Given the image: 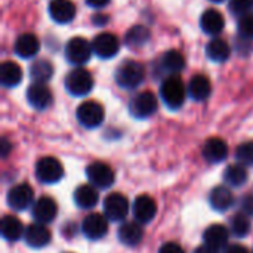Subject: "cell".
Returning <instances> with one entry per match:
<instances>
[{"instance_id": "obj_1", "label": "cell", "mask_w": 253, "mask_h": 253, "mask_svg": "<svg viewBox=\"0 0 253 253\" xmlns=\"http://www.w3.org/2000/svg\"><path fill=\"white\" fill-rule=\"evenodd\" d=\"M160 95L168 108L178 110L182 107V104L185 101L187 90H185L182 80L178 76H170L163 82V84L160 87Z\"/></svg>"}, {"instance_id": "obj_2", "label": "cell", "mask_w": 253, "mask_h": 253, "mask_svg": "<svg viewBox=\"0 0 253 253\" xmlns=\"http://www.w3.org/2000/svg\"><path fill=\"white\" fill-rule=\"evenodd\" d=\"M144 77L145 70L136 61H123L116 70V82L123 89H133L139 86Z\"/></svg>"}, {"instance_id": "obj_3", "label": "cell", "mask_w": 253, "mask_h": 253, "mask_svg": "<svg viewBox=\"0 0 253 253\" xmlns=\"http://www.w3.org/2000/svg\"><path fill=\"white\" fill-rule=\"evenodd\" d=\"M92 87H93L92 74L82 67L70 71L65 77V89L74 96H84L92 90Z\"/></svg>"}, {"instance_id": "obj_4", "label": "cell", "mask_w": 253, "mask_h": 253, "mask_svg": "<svg viewBox=\"0 0 253 253\" xmlns=\"http://www.w3.org/2000/svg\"><path fill=\"white\" fill-rule=\"evenodd\" d=\"M104 117H105V113H104L102 105L95 101H86L80 104L77 108V120L80 122L82 126L87 129H95L101 126V123L104 122Z\"/></svg>"}, {"instance_id": "obj_5", "label": "cell", "mask_w": 253, "mask_h": 253, "mask_svg": "<svg viewBox=\"0 0 253 253\" xmlns=\"http://www.w3.org/2000/svg\"><path fill=\"white\" fill-rule=\"evenodd\" d=\"M62 175V165L55 157H43L36 163V178L43 184H55Z\"/></svg>"}, {"instance_id": "obj_6", "label": "cell", "mask_w": 253, "mask_h": 253, "mask_svg": "<svg viewBox=\"0 0 253 253\" xmlns=\"http://www.w3.org/2000/svg\"><path fill=\"white\" fill-rule=\"evenodd\" d=\"M92 52H93L92 44L83 37H74L65 46V56H67L68 62H71L74 65L86 64L90 59Z\"/></svg>"}, {"instance_id": "obj_7", "label": "cell", "mask_w": 253, "mask_h": 253, "mask_svg": "<svg viewBox=\"0 0 253 253\" xmlns=\"http://www.w3.org/2000/svg\"><path fill=\"white\" fill-rule=\"evenodd\" d=\"M157 110V99L151 92H141L132 98L129 104V111L136 119H147Z\"/></svg>"}, {"instance_id": "obj_8", "label": "cell", "mask_w": 253, "mask_h": 253, "mask_svg": "<svg viewBox=\"0 0 253 253\" xmlns=\"http://www.w3.org/2000/svg\"><path fill=\"white\" fill-rule=\"evenodd\" d=\"M86 176L89 182L96 187V188H108L114 184V172L113 169L102 163V162H95L86 168Z\"/></svg>"}, {"instance_id": "obj_9", "label": "cell", "mask_w": 253, "mask_h": 253, "mask_svg": "<svg viewBox=\"0 0 253 253\" xmlns=\"http://www.w3.org/2000/svg\"><path fill=\"white\" fill-rule=\"evenodd\" d=\"M129 200L119 193H113L110 196H107V199L104 200V213L110 221H123L127 213H129Z\"/></svg>"}, {"instance_id": "obj_10", "label": "cell", "mask_w": 253, "mask_h": 253, "mask_svg": "<svg viewBox=\"0 0 253 253\" xmlns=\"http://www.w3.org/2000/svg\"><path fill=\"white\" fill-rule=\"evenodd\" d=\"M92 49H93V53L96 56H99L102 59H110V58L117 55V52L120 49V43H119V39L114 34L101 33L93 39Z\"/></svg>"}, {"instance_id": "obj_11", "label": "cell", "mask_w": 253, "mask_h": 253, "mask_svg": "<svg viewBox=\"0 0 253 253\" xmlns=\"http://www.w3.org/2000/svg\"><path fill=\"white\" fill-rule=\"evenodd\" d=\"M33 188L28 184H19L9 190L6 200L9 208H12L13 211H25L33 203Z\"/></svg>"}, {"instance_id": "obj_12", "label": "cell", "mask_w": 253, "mask_h": 253, "mask_svg": "<svg viewBox=\"0 0 253 253\" xmlns=\"http://www.w3.org/2000/svg\"><path fill=\"white\" fill-rule=\"evenodd\" d=\"M82 231L86 239L89 240H99L102 239L108 231V222L107 218H104L99 213H92L84 218L82 222Z\"/></svg>"}, {"instance_id": "obj_13", "label": "cell", "mask_w": 253, "mask_h": 253, "mask_svg": "<svg viewBox=\"0 0 253 253\" xmlns=\"http://www.w3.org/2000/svg\"><path fill=\"white\" fill-rule=\"evenodd\" d=\"M52 99H53L52 92L46 84L33 83L27 89V101L36 110H46L52 104Z\"/></svg>"}, {"instance_id": "obj_14", "label": "cell", "mask_w": 253, "mask_h": 253, "mask_svg": "<svg viewBox=\"0 0 253 253\" xmlns=\"http://www.w3.org/2000/svg\"><path fill=\"white\" fill-rule=\"evenodd\" d=\"M132 212H133V216L138 222H142V224H147L150 222L156 213H157V205L156 202L147 196V194H142V196H138L133 202V206H132Z\"/></svg>"}, {"instance_id": "obj_15", "label": "cell", "mask_w": 253, "mask_h": 253, "mask_svg": "<svg viewBox=\"0 0 253 253\" xmlns=\"http://www.w3.org/2000/svg\"><path fill=\"white\" fill-rule=\"evenodd\" d=\"M24 239H25L28 246H31L34 249H40V248H44L50 243L52 234L44 227V224L36 222V224H31L27 227V230L24 233Z\"/></svg>"}, {"instance_id": "obj_16", "label": "cell", "mask_w": 253, "mask_h": 253, "mask_svg": "<svg viewBox=\"0 0 253 253\" xmlns=\"http://www.w3.org/2000/svg\"><path fill=\"white\" fill-rule=\"evenodd\" d=\"M58 212L56 203L50 197H40L33 206V216L39 224H49L55 219Z\"/></svg>"}, {"instance_id": "obj_17", "label": "cell", "mask_w": 253, "mask_h": 253, "mask_svg": "<svg viewBox=\"0 0 253 253\" xmlns=\"http://www.w3.org/2000/svg\"><path fill=\"white\" fill-rule=\"evenodd\" d=\"M49 15L58 24L71 22L76 16V6L70 0H52L49 3Z\"/></svg>"}, {"instance_id": "obj_18", "label": "cell", "mask_w": 253, "mask_h": 253, "mask_svg": "<svg viewBox=\"0 0 253 253\" xmlns=\"http://www.w3.org/2000/svg\"><path fill=\"white\" fill-rule=\"evenodd\" d=\"M228 156V145L221 138H211L203 145V157L209 163H221Z\"/></svg>"}, {"instance_id": "obj_19", "label": "cell", "mask_w": 253, "mask_h": 253, "mask_svg": "<svg viewBox=\"0 0 253 253\" xmlns=\"http://www.w3.org/2000/svg\"><path fill=\"white\" fill-rule=\"evenodd\" d=\"M228 237H230V233L228 230L221 225V224H215V225H211L205 234H203V242L206 246L215 249V251H219V249H224L228 243Z\"/></svg>"}, {"instance_id": "obj_20", "label": "cell", "mask_w": 253, "mask_h": 253, "mask_svg": "<svg viewBox=\"0 0 253 253\" xmlns=\"http://www.w3.org/2000/svg\"><path fill=\"white\" fill-rule=\"evenodd\" d=\"M224 25H225L224 16L216 9H208V10H205V13L200 18V27H202V30L206 34H211V36L219 34L224 30Z\"/></svg>"}, {"instance_id": "obj_21", "label": "cell", "mask_w": 253, "mask_h": 253, "mask_svg": "<svg viewBox=\"0 0 253 253\" xmlns=\"http://www.w3.org/2000/svg\"><path fill=\"white\" fill-rule=\"evenodd\" d=\"M39 49H40V42L31 33L21 34L15 42V53L21 58H25V59L36 56Z\"/></svg>"}, {"instance_id": "obj_22", "label": "cell", "mask_w": 253, "mask_h": 253, "mask_svg": "<svg viewBox=\"0 0 253 253\" xmlns=\"http://www.w3.org/2000/svg\"><path fill=\"white\" fill-rule=\"evenodd\" d=\"M212 92V84L211 80L205 74H196L188 84V95L194 101H205L209 98Z\"/></svg>"}, {"instance_id": "obj_23", "label": "cell", "mask_w": 253, "mask_h": 253, "mask_svg": "<svg viewBox=\"0 0 253 253\" xmlns=\"http://www.w3.org/2000/svg\"><path fill=\"white\" fill-rule=\"evenodd\" d=\"M209 200H211V206H212L215 211H218V212H225V211H228V209L233 206V203H234L233 193H231L227 187H224V185L215 187V188L211 191Z\"/></svg>"}, {"instance_id": "obj_24", "label": "cell", "mask_w": 253, "mask_h": 253, "mask_svg": "<svg viewBox=\"0 0 253 253\" xmlns=\"http://www.w3.org/2000/svg\"><path fill=\"white\" fill-rule=\"evenodd\" d=\"M117 237L126 246H136L142 240L144 231H142V227L138 222H125L119 228Z\"/></svg>"}, {"instance_id": "obj_25", "label": "cell", "mask_w": 253, "mask_h": 253, "mask_svg": "<svg viewBox=\"0 0 253 253\" xmlns=\"http://www.w3.org/2000/svg\"><path fill=\"white\" fill-rule=\"evenodd\" d=\"M99 200L98 191L93 185H80L74 191V203L80 209H92Z\"/></svg>"}, {"instance_id": "obj_26", "label": "cell", "mask_w": 253, "mask_h": 253, "mask_svg": "<svg viewBox=\"0 0 253 253\" xmlns=\"http://www.w3.org/2000/svg\"><path fill=\"white\" fill-rule=\"evenodd\" d=\"M22 71L21 67L13 61H4L0 65V82L6 87H13L21 83Z\"/></svg>"}, {"instance_id": "obj_27", "label": "cell", "mask_w": 253, "mask_h": 253, "mask_svg": "<svg viewBox=\"0 0 253 253\" xmlns=\"http://www.w3.org/2000/svg\"><path fill=\"white\" fill-rule=\"evenodd\" d=\"M231 47L222 39H213L206 46V55L213 62H224L230 58Z\"/></svg>"}, {"instance_id": "obj_28", "label": "cell", "mask_w": 253, "mask_h": 253, "mask_svg": "<svg viewBox=\"0 0 253 253\" xmlns=\"http://www.w3.org/2000/svg\"><path fill=\"white\" fill-rule=\"evenodd\" d=\"M24 228H22V224L18 218L15 216H10V215H6L3 219H1V236L4 240L7 242H16L22 237L24 234Z\"/></svg>"}, {"instance_id": "obj_29", "label": "cell", "mask_w": 253, "mask_h": 253, "mask_svg": "<svg viewBox=\"0 0 253 253\" xmlns=\"http://www.w3.org/2000/svg\"><path fill=\"white\" fill-rule=\"evenodd\" d=\"M52 76H53V67L46 59H37L30 67V77L34 83L44 84L52 79Z\"/></svg>"}, {"instance_id": "obj_30", "label": "cell", "mask_w": 253, "mask_h": 253, "mask_svg": "<svg viewBox=\"0 0 253 253\" xmlns=\"http://www.w3.org/2000/svg\"><path fill=\"white\" fill-rule=\"evenodd\" d=\"M185 67V59L184 55L178 50H168L163 56H162V68L168 73H170L172 76H175L176 73L182 71Z\"/></svg>"}, {"instance_id": "obj_31", "label": "cell", "mask_w": 253, "mask_h": 253, "mask_svg": "<svg viewBox=\"0 0 253 253\" xmlns=\"http://www.w3.org/2000/svg\"><path fill=\"white\" fill-rule=\"evenodd\" d=\"M150 30L147 28V27H144V25H135V27H132L127 33H126V36H125V42H126V44L129 46V47H133V49H136V47H141V46H144L148 40H150Z\"/></svg>"}, {"instance_id": "obj_32", "label": "cell", "mask_w": 253, "mask_h": 253, "mask_svg": "<svg viewBox=\"0 0 253 253\" xmlns=\"http://www.w3.org/2000/svg\"><path fill=\"white\" fill-rule=\"evenodd\" d=\"M224 179L227 184L233 187H242L248 181V170L243 165H230L224 173Z\"/></svg>"}, {"instance_id": "obj_33", "label": "cell", "mask_w": 253, "mask_h": 253, "mask_svg": "<svg viewBox=\"0 0 253 253\" xmlns=\"http://www.w3.org/2000/svg\"><path fill=\"white\" fill-rule=\"evenodd\" d=\"M231 231L237 237H246L251 231V221L249 216L245 213H237L231 219Z\"/></svg>"}, {"instance_id": "obj_34", "label": "cell", "mask_w": 253, "mask_h": 253, "mask_svg": "<svg viewBox=\"0 0 253 253\" xmlns=\"http://www.w3.org/2000/svg\"><path fill=\"white\" fill-rule=\"evenodd\" d=\"M236 159L243 166H252L253 165V142H243L236 150Z\"/></svg>"}, {"instance_id": "obj_35", "label": "cell", "mask_w": 253, "mask_h": 253, "mask_svg": "<svg viewBox=\"0 0 253 253\" xmlns=\"http://www.w3.org/2000/svg\"><path fill=\"white\" fill-rule=\"evenodd\" d=\"M253 0H230L228 1V9L233 15L236 16H245L249 15V12L252 10Z\"/></svg>"}, {"instance_id": "obj_36", "label": "cell", "mask_w": 253, "mask_h": 253, "mask_svg": "<svg viewBox=\"0 0 253 253\" xmlns=\"http://www.w3.org/2000/svg\"><path fill=\"white\" fill-rule=\"evenodd\" d=\"M237 30H239L240 37H243L246 40L253 39V15H245V16H242L239 19Z\"/></svg>"}, {"instance_id": "obj_37", "label": "cell", "mask_w": 253, "mask_h": 253, "mask_svg": "<svg viewBox=\"0 0 253 253\" xmlns=\"http://www.w3.org/2000/svg\"><path fill=\"white\" fill-rule=\"evenodd\" d=\"M159 253H185V252H184V249H182L178 243L170 242V243H165V245L160 248Z\"/></svg>"}, {"instance_id": "obj_38", "label": "cell", "mask_w": 253, "mask_h": 253, "mask_svg": "<svg viewBox=\"0 0 253 253\" xmlns=\"http://www.w3.org/2000/svg\"><path fill=\"white\" fill-rule=\"evenodd\" d=\"M242 211L245 215L248 216H253V196H246L243 200H242Z\"/></svg>"}, {"instance_id": "obj_39", "label": "cell", "mask_w": 253, "mask_h": 253, "mask_svg": "<svg viewBox=\"0 0 253 253\" xmlns=\"http://www.w3.org/2000/svg\"><path fill=\"white\" fill-rule=\"evenodd\" d=\"M86 3L90 6V7H95V9H101L104 6H107L110 3V0H86Z\"/></svg>"}, {"instance_id": "obj_40", "label": "cell", "mask_w": 253, "mask_h": 253, "mask_svg": "<svg viewBox=\"0 0 253 253\" xmlns=\"http://www.w3.org/2000/svg\"><path fill=\"white\" fill-rule=\"evenodd\" d=\"M225 253H249V251L240 245H231L225 249Z\"/></svg>"}, {"instance_id": "obj_41", "label": "cell", "mask_w": 253, "mask_h": 253, "mask_svg": "<svg viewBox=\"0 0 253 253\" xmlns=\"http://www.w3.org/2000/svg\"><path fill=\"white\" fill-rule=\"evenodd\" d=\"M9 151H10V144L7 142L6 138H3V139H1V156L6 157Z\"/></svg>"}, {"instance_id": "obj_42", "label": "cell", "mask_w": 253, "mask_h": 253, "mask_svg": "<svg viewBox=\"0 0 253 253\" xmlns=\"http://www.w3.org/2000/svg\"><path fill=\"white\" fill-rule=\"evenodd\" d=\"M194 253H218V251H215V249H212V248H209V246H200V248H197Z\"/></svg>"}, {"instance_id": "obj_43", "label": "cell", "mask_w": 253, "mask_h": 253, "mask_svg": "<svg viewBox=\"0 0 253 253\" xmlns=\"http://www.w3.org/2000/svg\"><path fill=\"white\" fill-rule=\"evenodd\" d=\"M212 1H216V3H219V1H222V0H212Z\"/></svg>"}]
</instances>
